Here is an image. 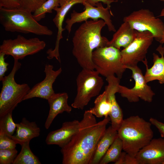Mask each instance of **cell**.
Returning a JSON list of instances; mask_svg holds the SVG:
<instances>
[{
	"label": "cell",
	"mask_w": 164,
	"mask_h": 164,
	"mask_svg": "<svg viewBox=\"0 0 164 164\" xmlns=\"http://www.w3.org/2000/svg\"><path fill=\"white\" fill-rule=\"evenodd\" d=\"M110 121L109 117L97 122L94 116L86 110L80 127L69 142L61 148L63 164H90L96 146Z\"/></svg>",
	"instance_id": "6da1fadb"
},
{
	"label": "cell",
	"mask_w": 164,
	"mask_h": 164,
	"mask_svg": "<svg viewBox=\"0 0 164 164\" xmlns=\"http://www.w3.org/2000/svg\"><path fill=\"white\" fill-rule=\"evenodd\" d=\"M106 25L102 19L87 20L75 31L72 53L82 69L94 70L92 59L93 51L97 48L108 46L109 41L101 34Z\"/></svg>",
	"instance_id": "7a4b0ae2"
},
{
	"label": "cell",
	"mask_w": 164,
	"mask_h": 164,
	"mask_svg": "<svg viewBox=\"0 0 164 164\" xmlns=\"http://www.w3.org/2000/svg\"><path fill=\"white\" fill-rule=\"evenodd\" d=\"M151 124L138 115L123 119L117 130L118 136L123 144V150L135 157L148 144L153 137Z\"/></svg>",
	"instance_id": "3957f363"
},
{
	"label": "cell",
	"mask_w": 164,
	"mask_h": 164,
	"mask_svg": "<svg viewBox=\"0 0 164 164\" xmlns=\"http://www.w3.org/2000/svg\"><path fill=\"white\" fill-rule=\"evenodd\" d=\"M0 22L5 31L39 36H50L53 32L39 24L31 12L21 8H0Z\"/></svg>",
	"instance_id": "277c9868"
},
{
	"label": "cell",
	"mask_w": 164,
	"mask_h": 164,
	"mask_svg": "<svg viewBox=\"0 0 164 164\" xmlns=\"http://www.w3.org/2000/svg\"><path fill=\"white\" fill-rule=\"evenodd\" d=\"M14 60L11 72L2 80V86L0 94V118L12 113L18 104L23 101L24 97L30 89L28 84H19L15 81V74L21 67V64L18 60Z\"/></svg>",
	"instance_id": "5b68a950"
},
{
	"label": "cell",
	"mask_w": 164,
	"mask_h": 164,
	"mask_svg": "<svg viewBox=\"0 0 164 164\" xmlns=\"http://www.w3.org/2000/svg\"><path fill=\"white\" fill-rule=\"evenodd\" d=\"M96 70L83 69L76 79L77 93L71 106L83 110L91 99L98 95L104 85L102 78Z\"/></svg>",
	"instance_id": "8992f818"
},
{
	"label": "cell",
	"mask_w": 164,
	"mask_h": 164,
	"mask_svg": "<svg viewBox=\"0 0 164 164\" xmlns=\"http://www.w3.org/2000/svg\"><path fill=\"white\" fill-rule=\"evenodd\" d=\"M92 59L94 70L106 78L116 74L121 79L126 69L121 62L120 50L112 46L96 48L92 53Z\"/></svg>",
	"instance_id": "52a82bcc"
},
{
	"label": "cell",
	"mask_w": 164,
	"mask_h": 164,
	"mask_svg": "<svg viewBox=\"0 0 164 164\" xmlns=\"http://www.w3.org/2000/svg\"><path fill=\"white\" fill-rule=\"evenodd\" d=\"M123 21L127 22L134 29L139 32L149 31L154 39L159 42L164 33V23L155 17L153 13L148 9H142L133 11L125 16Z\"/></svg>",
	"instance_id": "ba28073f"
},
{
	"label": "cell",
	"mask_w": 164,
	"mask_h": 164,
	"mask_svg": "<svg viewBox=\"0 0 164 164\" xmlns=\"http://www.w3.org/2000/svg\"><path fill=\"white\" fill-rule=\"evenodd\" d=\"M46 46L44 41L37 38L27 39L19 35L14 39L4 40L0 46V53L10 55L14 60H19L39 52Z\"/></svg>",
	"instance_id": "9c48e42d"
},
{
	"label": "cell",
	"mask_w": 164,
	"mask_h": 164,
	"mask_svg": "<svg viewBox=\"0 0 164 164\" xmlns=\"http://www.w3.org/2000/svg\"><path fill=\"white\" fill-rule=\"evenodd\" d=\"M154 39L152 34L149 31L138 32L133 41L121 51L123 64L126 67L136 66L139 62H143Z\"/></svg>",
	"instance_id": "30bf717a"
},
{
	"label": "cell",
	"mask_w": 164,
	"mask_h": 164,
	"mask_svg": "<svg viewBox=\"0 0 164 164\" xmlns=\"http://www.w3.org/2000/svg\"><path fill=\"white\" fill-rule=\"evenodd\" d=\"M132 71V77L135 82L134 86L129 88L119 85L118 93L130 102H138L140 99L145 102H152L155 93L146 82L142 70L137 65L126 67Z\"/></svg>",
	"instance_id": "8fae6325"
},
{
	"label": "cell",
	"mask_w": 164,
	"mask_h": 164,
	"mask_svg": "<svg viewBox=\"0 0 164 164\" xmlns=\"http://www.w3.org/2000/svg\"><path fill=\"white\" fill-rule=\"evenodd\" d=\"M82 4L84 8V11L78 12L73 10L71 14L70 18L66 20V25L65 29L69 34L70 33L73 24L76 22H85L89 19L94 20L101 19L104 21L109 31L116 32L115 28L111 19V16L113 15L109 9L107 7L104 8L101 2L97 3L96 7L92 5L85 1Z\"/></svg>",
	"instance_id": "7c38bea8"
},
{
	"label": "cell",
	"mask_w": 164,
	"mask_h": 164,
	"mask_svg": "<svg viewBox=\"0 0 164 164\" xmlns=\"http://www.w3.org/2000/svg\"><path fill=\"white\" fill-rule=\"evenodd\" d=\"M85 0H59V6L55 7L53 10L56 14L53 21L57 29L55 47L53 49H48L46 53L47 58L51 59L55 58L60 63L61 62L59 52L60 41L63 38L62 32L65 29L63 27V24L66 14L70 9L75 5L83 4Z\"/></svg>",
	"instance_id": "4fadbf2b"
},
{
	"label": "cell",
	"mask_w": 164,
	"mask_h": 164,
	"mask_svg": "<svg viewBox=\"0 0 164 164\" xmlns=\"http://www.w3.org/2000/svg\"><path fill=\"white\" fill-rule=\"evenodd\" d=\"M53 65L46 64L45 66L44 72L46 76L42 81L35 85L29 91L25 96L23 101L37 97L47 100L55 92L53 85L57 77L61 73L62 70L60 68L56 70H53Z\"/></svg>",
	"instance_id": "5bb4252c"
},
{
	"label": "cell",
	"mask_w": 164,
	"mask_h": 164,
	"mask_svg": "<svg viewBox=\"0 0 164 164\" xmlns=\"http://www.w3.org/2000/svg\"><path fill=\"white\" fill-rule=\"evenodd\" d=\"M120 79L115 75L106 78L108 85L105 87L108 100L111 105V109L109 117L111 122V126L118 130L123 120V114L121 109L118 103L115 94L118 93Z\"/></svg>",
	"instance_id": "9a60e30c"
},
{
	"label": "cell",
	"mask_w": 164,
	"mask_h": 164,
	"mask_svg": "<svg viewBox=\"0 0 164 164\" xmlns=\"http://www.w3.org/2000/svg\"><path fill=\"white\" fill-rule=\"evenodd\" d=\"M135 157L138 164H162L164 162V138H152Z\"/></svg>",
	"instance_id": "2e32d148"
},
{
	"label": "cell",
	"mask_w": 164,
	"mask_h": 164,
	"mask_svg": "<svg viewBox=\"0 0 164 164\" xmlns=\"http://www.w3.org/2000/svg\"><path fill=\"white\" fill-rule=\"evenodd\" d=\"M80 127V121L75 120L63 122L61 127L50 132L45 140L48 145H57L61 148L70 141Z\"/></svg>",
	"instance_id": "e0dca14e"
},
{
	"label": "cell",
	"mask_w": 164,
	"mask_h": 164,
	"mask_svg": "<svg viewBox=\"0 0 164 164\" xmlns=\"http://www.w3.org/2000/svg\"><path fill=\"white\" fill-rule=\"evenodd\" d=\"M156 50L161 55V56L153 53V64L150 68H148L146 58L142 62L146 67V71L144 76L147 83L156 80L158 81L159 84H164V50L162 44L157 47Z\"/></svg>",
	"instance_id": "ac0fdd59"
},
{
	"label": "cell",
	"mask_w": 164,
	"mask_h": 164,
	"mask_svg": "<svg viewBox=\"0 0 164 164\" xmlns=\"http://www.w3.org/2000/svg\"><path fill=\"white\" fill-rule=\"evenodd\" d=\"M68 96L66 92L55 93L48 100L50 107L49 114L45 124V127L48 129L53 120L58 114L64 112L70 113L72 108L68 103Z\"/></svg>",
	"instance_id": "d6986e66"
},
{
	"label": "cell",
	"mask_w": 164,
	"mask_h": 164,
	"mask_svg": "<svg viewBox=\"0 0 164 164\" xmlns=\"http://www.w3.org/2000/svg\"><path fill=\"white\" fill-rule=\"evenodd\" d=\"M15 134L11 138L17 144L22 145L25 143L30 142L32 138L38 137L40 135V128L35 121L30 122L25 118L21 121L16 123Z\"/></svg>",
	"instance_id": "ffe728a7"
},
{
	"label": "cell",
	"mask_w": 164,
	"mask_h": 164,
	"mask_svg": "<svg viewBox=\"0 0 164 164\" xmlns=\"http://www.w3.org/2000/svg\"><path fill=\"white\" fill-rule=\"evenodd\" d=\"M138 31L133 29L127 22H123L113 34L107 46H111L120 50L128 47L137 36Z\"/></svg>",
	"instance_id": "44dd1931"
},
{
	"label": "cell",
	"mask_w": 164,
	"mask_h": 164,
	"mask_svg": "<svg viewBox=\"0 0 164 164\" xmlns=\"http://www.w3.org/2000/svg\"><path fill=\"white\" fill-rule=\"evenodd\" d=\"M117 131L111 125L107 129L98 143L90 164H99L101 159L115 138Z\"/></svg>",
	"instance_id": "7402d4cb"
},
{
	"label": "cell",
	"mask_w": 164,
	"mask_h": 164,
	"mask_svg": "<svg viewBox=\"0 0 164 164\" xmlns=\"http://www.w3.org/2000/svg\"><path fill=\"white\" fill-rule=\"evenodd\" d=\"M94 106L88 110L97 118L109 117L111 109V105L108 101L106 92L104 91L98 95L94 102Z\"/></svg>",
	"instance_id": "603a6c76"
},
{
	"label": "cell",
	"mask_w": 164,
	"mask_h": 164,
	"mask_svg": "<svg viewBox=\"0 0 164 164\" xmlns=\"http://www.w3.org/2000/svg\"><path fill=\"white\" fill-rule=\"evenodd\" d=\"M123 150L122 140L118 136L115 138L100 162L99 164L115 163L118 159Z\"/></svg>",
	"instance_id": "cb8c5ba5"
},
{
	"label": "cell",
	"mask_w": 164,
	"mask_h": 164,
	"mask_svg": "<svg viewBox=\"0 0 164 164\" xmlns=\"http://www.w3.org/2000/svg\"><path fill=\"white\" fill-rule=\"evenodd\" d=\"M29 142L24 143L21 145V149L17 155L13 164H41L38 158L31 150Z\"/></svg>",
	"instance_id": "d4e9b609"
},
{
	"label": "cell",
	"mask_w": 164,
	"mask_h": 164,
	"mask_svg": "<svg viewBox=\"0 0 164 164\" xmlns=\"http://www.w3.org/2000/svg\"><path fill=\"white\" fill-rule=\"evenodd\" d=\"M12 113H9L0 118V134L11 138L16 128L12 118Z\"/></svg>",
	"instance_id": "484cf974"
},
{
	"label": "cell",
	"mask_w": 164,
	"mask_h": 164,
	"mask_svg": "<svg viewBox=\"0 0 164 164\" xmlns=\"http://www.w3.org/2000/svg\"><path fill=\"white\" fill-rule=\"evenodd\" d=\"M59 6V0H47L40 8L33 13V16L39 22L45 17L47 13H52L53 10Z\"/></svg>",
	"instance_id": "4316f807"
},
{
	"label": "cell",
	"mask_w": 164,
	"mask_h": 164,
	"mask_svg": "<svg viewBox=\"0 0 164 164\" xmlns=\"http://www.w3.org/2000/svg\"><path fill=\"white\" fill-rule=\"evenodd\" d=\"M16 148L13 149H0V164H11L17 155Z\"/></svg>",
	"instance_id": "83f0119b"
},
{
	"label": "cell",
	"mask_w": 164,
	"mask_h": 164,
	"mask_svg": "<svg viewBox=\"0 0 164 164\" xmlns=\"http://www.w3.org/2000/svg\"><path fill=\"white\" fill-rule=\"evenodd\" d=\"M47 0H21V8L34 13Z\"/></svg>",
	"instance_id": "f1b7e54d"
},
{
	"label": "cell",
	"mask_w": 164,
	"mask_h": 164,
	"mask_svg": "<svg viewBox=\"0 0 164 164\" xmlns=\"http://www.w3.org/2000/svg\"><path fill=\"white\" fill-rule=\"evenodd\" d=\"M16 144L12 138L5 135L0 134V149H14Z\"/></svg>",
	"instance_id": "f546056e"
},
{
	"label": "cell",
	"mask_w": 164,
	"mask_h": 164,
	"mask_svg": "<svg viewBox=\"0 0 164 164\" xmlns=\"http://www.w3.org/2000/svg\"><path fill=\"white\" fill-rule=\"evenodd\" d=\"M115 164H138L135 157L130 155L125 152H122Z\"/></svg>",
	"instance_id": "4dcf8cb0"
},
{
	"label": "cell",
	"mask_w": 164,
	"mask_h": 164,
	"mask_svg": "<svg viewBox=\"0 0 164 164\" xmlns=\"http://www.w3.org/2000/svg\"><path fill=\"white\" fill-rule=\"evenodd\" d=\"M21 0H0V8L12 9L21 8Z\"/></svg>",
	"instance_id": "1f68e13d"
},
{
	"label": "cell",
	"mask_w": 164,
	"mask_h": 164,
	"mask_svg": "<svg viewBox=\"0 0 164 164\" xmlns=\"http://www.w3.org/2000/svg\"><path fill=\"white\" fill-rule=\"evenodd\" d=\"M5 55L3 53H0V80L2 81L5 72L7 70V66L9 64L5 61Z\"/></svg>",
	"instance_id": "d6a6232c"
},
{
	"label": "cell",
	"mask_w": 164,
	"mask_h": 164,
	"mask_svg": "<svg viewBox=\"0 0 164 164\" xmlns=\"http://www.w3.org/2000/svg\"><path fill=\"white\" fill-rule=\"evenodd\" d=\"M149 121L157 128L161 137L164 138V123L152 117L150 118Z\"/></svg>",
	"instance_id": "836d02e7"
},
{
	"label": "cell",
	"mask_w": 164,
	"mask_h": 164,
	"mask_svg": "<svg viewBox=\"0 0 164 164\" xmlns=\"http://www.w3.org/2000/svg\"><path fill=\"white\" fill-rule=\"evenodd\" d=\"M92 5L95 6L96 4L100 2H102L105 4L107 5V7L110 9L111 4L114 2H118L117 0H85Z\"/></svg>",
	"instance_id": "e575fe53"
},
{
	"label": "cell",
	"mask_w": 164,
	"mask_h": 164,
	"mask_svg": "<svg viewBox=\"0 0 164 164\" xmlns=\"http://www.w3.org/2000/svg\"><path fill=\"white\" fill-rule=\"evenodd\" d=\"M159 16H164V7L162 9V10L161 12L160 13V14L159 15ZM161 44H163L164 43V33L163 34V35L162 38L159 42ZM164 50V45L162 46Z\"/></svg>",
	"instance_id": "d590c367"
},
{
	"label": "cell",
	"mask_w": 164,
	"mask_h": 164,
	"mask_svg": "<svg viewBox=\"0 0 164 164\" xmlns=\"http://www.w3.org/2000/svg\"><path fill=\"white\" fill-rule=\"evenodd\" d=\"M160 1L163 2H164V0H159Z\"/></svg>",
	"instance_id": "8d00e7d4"
},
{
	"label": "cell",
	"mask_w": 164,
	"mask_h": 164,
	"mask_svg": "<svg viewBox=\"0 0 164 164\" xmlns=\"http://www.w3.org/2000/svg\"><path fill=\"white\" fill-rule=\"evenodd\" d=\"M162 164H164V162L162 163Z\"/></svg>",
	"instance_id": "74e56055"
}]
</instances>
